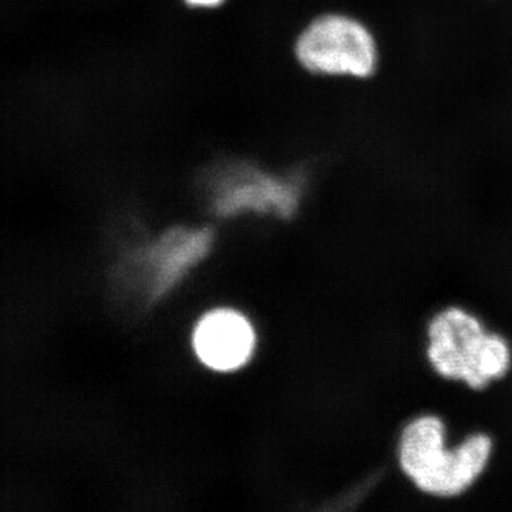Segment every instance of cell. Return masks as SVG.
I'll return each instance as SVG.
<instances>
[{"mask_svg":"<svg viewBox=\"0 0 512 512\" xmlns=\"http://www.w3.org/2000/svg\"><path fill=\"white\" fill-rule=\"evenodd\" d=\"M227 0H184L188 8L194 10H215L221 8Z\"/></svg>","mask_w":512,"mask_h":512,"instance_id":"obj_7","label":"cell"},{"mask_svg":"<svg viewBox=\"0 0 512 512\" xmlns=\"http://www.w3.org/2000/svg\"><path fill=\"white\" fill-rule=\"evenodd\" d=\"M302 181L295 174H276L238 165L222 174L212 194L215 212L224 217L255 212L289 218L298 210Z\"/></svg>","mask_w":512,"mask_h":512,"instance_id":"obj_4","label":"cell"},{"mask_svg":"<svg viewBox=\"0 0 512 512\" xmlns=\"http://www.w3.org/2000/svg\"><path fill=\"white\" fill-rule=\"evenodd\" d=\"M194 349L205 366L232 372L247 365L255 349V332L241 313L218 309L205 315L194 330Z\"/></svg>","mask_w":512,"mask_h":512,"instance_id":"obj_5","label":"cell"},{"mask_svg":"<svg viewBox=\"0 0 512 512\" xmlns=\"http://www.w3.org/2000/svg\"><path fill=\"white\" fill-rule=\"evenodd\" d=\"M427 355L439 375L473 389L501 379L511 366L507 342L485 332L480 320L458 308L441 312L431 322Z\"/></svg>","mask_w":512,"mask_h":512,"instance_id":"obj_2","label":"cell"},{"mask_svg":"<svg viewBox=\"0 0 512 512\" xmlns=\"http://www.w3.org/2000/svg\"><path fill=\"white\" fill-rule=\"evenodd\" d=\"M299 66L326 79H370L380 63L375 33L349 13L316 16L299 32L293 45Z\"/></svg>","mask_w":512,"mask_h":512,"instance_id":"obj_3","label":"cell"},{"mask_svg":"<svg viewBox=\"0 0 512 512\" xmlns=\"http://www.w3.org/2000/svg\"><path fill=\"white\" fill-rule=\"evenodd\" d=\"M212 245L208 229L181 228L168 232L150 249L153 295L170 291L190 269L207 255Z\"/></svg>","mask_w":512,"mask_h":512,"instance_id":"obj_6","label":"cell"},{"mask_svg":"<svg viewBox=\"0 0 512 512\" xmlns=\"http://www.w3.org/2000/svg\"><path fill=\"white\" fill-rule=\"evenodd\" d=\"M493 443L485 434H474L448 450L446 429L439 417L423 416L407 424L400 437V467L423 493L456 497L483 474Z\"/></svg>","mask_w":512,"mask_h":512,"instance_id":"obj_1","label":"cell"}]
</instances>
